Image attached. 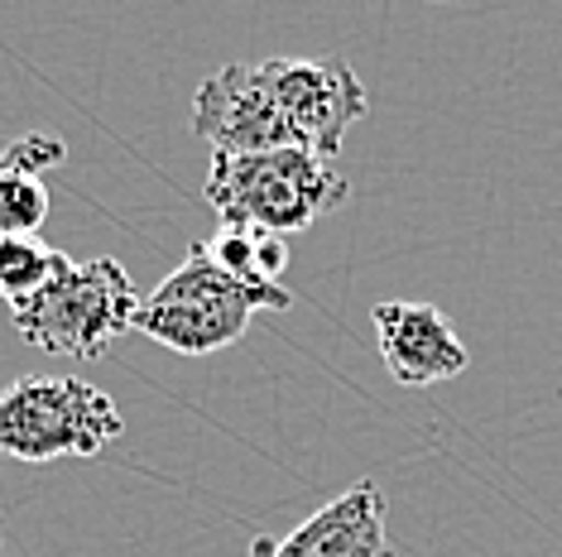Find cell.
Masks as SVG:
<instances>
[{
	"mask_svg": "<svg viewBox=\"0 0 562 557\" xmlns=\"http://www.w3.org/2000/svg\"><path fill=\"white\" fill-rule=\"evenodd\" d=\"M370 111V92L341 58H270L226 62L193 96V135L212 155L308 149L337 159L341 139Z\"/></svg>",
	"mask_w": 562,
	"mask_h": 557,
	"instance_id": "cell-1",
	"label": "cell"
},
{
	"mask_svg": "<svg viewBox=\"0 0 562 557\" xmlns=\"http://www.w3.org/2000/svg\"><path fill=\"white\" fill-rule=\"evenodd\" d=\"M202 197L222 226L289 240L293 231L323 221L327 212L347 207L351 187L337 163L308 149H260V155H212Z\"/></svg>",
	"mask_w": 562,
	"mask_h": 557,
	"instance_id": "cell-2",
	"label": "cell"
},
{
	"mask_svg": "<svg viewBox=\"0 0 562 557\" xmlns=\"http://www.w3.org/2000/svg\"><path fill=\"white\" fill-rule=\"evenodd\" d=\"M260 308L284 312L293 308V294L284 284L279 288L240 284L198 240L183 255V264L173 274H164L155 294L139 298L135 332H145L149 341L178 351V356H212V351H226L232 341L246 337V327Z\"/></svg>",
	"mask_w": 562,
	"mask_h": 557,
	"instance_id": "cell-3",
	"label": "cell"
},
{
	"mask_svg": "<svg viewBox=\"0 0 562 557\" xmlns=\"http://www.w3.org/2000/svg\"><path fill=\"white\" fill-rule=\"evenodd\" d=\"M135 278L125 274L121 260L97 255L82 264L68 260L40 294L15 303L10 318H15V332L48 356L101 361L125 332H135Z\"/></svg>",
	"mask_w": 562,
	"mask_h": 557,
	"instance_id": "cell-4",
	"label": "cell"
},
{
	"mask_svg": "<svg viewBox=\"0 0 562 557\" xmlns=\"http://www.w3.org/2000/svg\"><path fill=\"white\" fill-rule=\"evenodd\" d=\"M121 428L116 399L78 375H20L0 389V457L30 466L87 462L121 437Z\"/></svg>",
	"mask_w": 562,
	"mask_h": 557,
	"instance_id": "cell-5",
	"label": "cell"
},
{
	"mask_svg": "<svg viewBox=\"0 0 562 557\" xmlns=\"http://www.w3.org/2000/svg\"><path fill=\"white\" fill-rule=\"evenodd\" d=\"M390 504L375 480L341 490L317 514L303 519L284 538H260L255 557H394L390 543Z\"/></svg>",
	"mask_w": 562,
	"mask_h": 557,
	"instance_id": "cell-6",
	"label": "cell"
},
{
	"mask_svg": "<svg viewBox=\"0 0 562 557\" xmlns=\"http://www.w3.org/2000/svg\"><path fill=\"white\" fill-rule=\"evenodd\" d=\"M375 341L385 371L408 389H428L467 371V346L457 327L432 303H380Z\"/></svg>",
	"mask_w": 562,
	"mask_h": 557,
	"instance_id": "cell-7",
	"label": "cell"
},
{
	"mask_svg": "<svg viewBox=\"0 0 562 557\" xmlns=\"http://www.w3.org/2000/svg\"><path fill=\"white\" fill-rule=\"evenodd\" d=\"M68 159L58 135H20L0 155V236H34L48 221L44 173Z\"/></svg>",
	"mask_w": 562,
	"mask_h": 557,
	"instance_id": "cell-8",
	"label": "cell"
},
{
	"mask_svg": "<svg viewBox=\"0 0 562 557\" xmlns=\"http://www.w3.org/2000/svg\"><path fill=\"white\" fill-rule=\"evenodd\" d=\"M63 264H68V255L44 246L40 236H0V298H5L10 308L34 298Z\"/></svg>",
	"mask_w": 562,
	"mask_h": 557,
	"instance_id": "cell-9",
	"label": "cell"
},
{
	"mask_svg": "<svg viewBox=\"0 0 562 557\" xmlns=\"http://www.w3.org/2000/svg\"><path fill=\"white\" fill-rule=\"evenodd\" d=\"M0 548H5V538H0Z\"/></svg>",
	"mask_w": 562,
	"mask_h": 557,
	"instance_id": "cell-10",
	"label": "cell"
}]
</instances>
